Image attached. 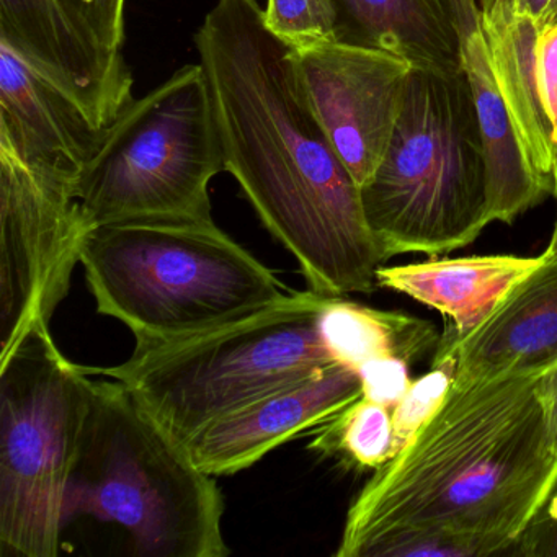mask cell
I'll list each match as a JSON object with an SVG mask.
<instances>
[{
    "instance_id": "1",
    "label": "cell",
    "mask_w": 557,
    "mask_h": 557,
    "mask_svg": "<svg viewBox=\"0 0 557 557\" xmlns=\"http://www.w3.org/2000/svg\"><path fill=\"white\" fill-rule=\"evenodd\" d=\"M230 172L269 233L327 298L380 288L387 262L360 185L309 109L293 48L259 0H216L195 35Z\"/></svg>"
},
{
    "instance_id": "2",
    "label": "cell",
    "mask_w": 557,
    "mask_h": 557,
    "mask_svg": "<svg viewBox=\"0 0 557 557\" xmlns=\"http://www.w3.org/2000/svg\"><path fill=\"white\" fill-rule=\"evenodd\" d=\"M541 376L453 384L435 416L374 471L348 508L337 557L374 541L446 531L513 541L557 484Z\"/></svg>"
},
{
    "instance_id": "3",
    "label": "cell",
    "mask_w": 557,
    "mask_h": 557,
    "mask_svg": "<svg viewBox=\"0 0 557 557\" xmlns=\"http://www.w3.org/2000/svg\"><path fill=\"white\" fill-rule=\"evenodd\" d=\"M81 265L100 314L136 345L197 334L288 296L278 276L213 218L149 216L89 231Z\"/></svg>"
},
{
    "instance_id": "4",
    "label": "cell",
    "mask_w": 557,
    "mask_h": 557,
    "mask_svg": "<svg viewBox=\"0 0 557 557\" xmlns=\"http://www.w3.org/2000/svg\"><path fill=\"white\" fill-rule=\"evenodd\" d=\"M92 373V370H90ZM92 373V396L66 518L83 511L119 524L143 557H224V498L187 446L132 391Z\"/></svg>"
},
{
    "instance_id": "5",
    "label": "cell",
    "mask_w": 557,
    "mask_h": 557,
    "mask_svg": "<svg viewBox=\"0 0 557 557\" xmlns=\"http://www.w3.org/2000/svg\"><path fill=\"white\" fill-rule=\"evenodd\" d=\"M386 260L446 256L491 224L484 146L465 70L413 67L389 148L361 187Z\"/></svg>"
},
{
    "instance_id": "6",
    "label": "cell",
    "mask_w": 557,
    "mask_h": 557,
    "mask_svg": "<svg viewBox=\"0 0 557 557\" xmlns=\"http://www.w3.org/2000/svg\"><path fill=\"white\" fill-rule=\"evenodd\" d=\"M327 296L288 293L236 321L135 345L122 364L92 368L125 384L182 445L234 410L334 363L321 332Z\"/></svg>"
},
{
    "instance_id": "7",
    "label": "cell",
    "mask_w": 557,
    "mask_h": 557,
    "mask_svg": "<svg viewBox=\"0 0 557 557\" xmlns=\"http://www.w3.org/2000/svg\"><path fill=\"white\" fill-rule=\"evenodd\" d=\"M92 396L90 368L37 325L0 361V554L54 557Z\"/></svg>"
},
{
    "instance_id": "8",
    "label": "cell",
    "mask_w": 557,
    "mask_h": 557,
    "mask_svg": "<svg viewBox=\"0 0 557 557\" xmlns=\"http://www.w3.org/2000/svg\"><path fill=\"white\" fill-rule=\"evenodd\" d=\"M224 168L207 74L188 64L133 99L106 129L77 182L89 226L133 218L211 220L210 185Z\"/></svg>"
},
{
    "instance_id": "9",
    "label": "cell",
    "mask_w": 557,
    "mask_h": 557,
    "mask_svg": "<svg viewBox=\"0 0 557 557\" xmlns=\"http://www.w3.org/2000/svg\"><path fill=\"white\" fill-rule=\"evenodd\" d=\"M90 230L77 182L0 146V361L32 329L50 325Z\"/></svg>"
},
{
    "instance_id": "10",
    "label": "cell",
    "mask_w": 557,
    "mask_h": 557,
    "mask_svg": "<svg viewBox=\"0 0 557 557\" xmlns=\"http://www.w3.org/2000/svg\"><path fill=\"white\" fill-rule=\"evenodd\" d=\"M293 60L312 115L363 187L389 148L413 64L342 38L293 48Z\"/></svg>"
},
{
    "instance_id": "11",
    "label": "cell",
    "mask_w": 557,
    "mask_h": 557,
    "mask_svg": "<svg viewBox=\"0 0 557 557\" xmlns=\"http://www.w3.org/2000/svg\"><path fill=\"white\" fill-rule=\"evenodd\" d=\"M0 41L76 100L107 129L133 97L123 51L110 47L70 0H0Z\"/></svg>"
},
{
    "instance_id": "12",
    "label": "cell",
    "mask_w": 557,
    "mask_h": 557,
    "mask_svg": "<svg viewBox=\"0 0 557 557\" xmlns=\"http://www.w3.org/2000/svg\"><path fill=\"white\" fill-rule=\"evenodd\" d=\"M361 396L360 374L334 361L216 420L187 448L208 474H236L283 443L318 429Z\"/></svg>"
},
{
    "instance_id": "13",
    "label": "cell",
    "mask_w": 557,
    "mask_h": 557,
    "mask_svg": "<svg viewBox=\"0 0 557 557\" xmlns=\"http://www.w3.org/2000/svg\"><path fill=\"white\" fill-rule=\"evenodd\" d=\"M106 129L0 41V146L32 168L79 182Z\"/></svg>"
},
{
    "instance_id": "14",
    "label": "cell",
    "mask_w": 557,
    "mask_h": 557,
    "mask_svg": "<svg viewBox=\"0 0 557 557\" xmlns=\"http://www.w3.org/2000/svg\"><path fill=\"white\" fill-rule=\"evenodd\" d=\"M544 256V253H543ZM455 383L544 374L557 364V260L546 259L521 280L491 318L449 350Z\"/></svg>"
},
{
    "instance_id": "15",
    "label": "cell",
    "mask_w": 557,
    "mask_h": 557,
    "mask_svg": "<svg viewBox=\"0 0 557 557\" xmlns=\"http://www.w3.org/2000/svg\"><path fill=\"white\" fill-rule=\"evenodd\" d=\"M462 70L471 87L484 146L491 221L511 224L553 195L531 168L488 63L479 0H455Z\"/></svg>"
},
{
    "instance_id": "16",
    "label": "cell",
    "mask_w": 557,
    "mask_h": 557,
    "mask_svg": "<svg viewBox=\"0 0 557 557\" xmlns=\"http://www.w3.org/2000/svg\"><path fill=\"white\" fill-rule=\"evenodd\" d=\"M544 256H482L432 259L410 265L381 267L380 288L403 293L445 318L435 351L465 341L481 327L505 296L543 263Z\"/></svg>"
},
{
    "instance_id": "17",
    "label": "cell",
    "mask_w": 557,
    "mask_h": 557,
    "mask_svg": "<svg viewBox=\"0 0 557 557\" xmlns=\"http://www.w3.org/2000/svg\"><path fill=\"white\" fill-rule=\"evenodd\" d=\"M488 63L510 113L521 148L543 181L553 187L557 133L544 107L536 61L540 27L511 12L502 0H479Z\"/></svg>"
},
{
    "instance_id": "18",
    "label": "cell",
    "mask_w": 557,
    "mask_h": 557,
    "mask_svg": "<svg viewBox=\"0 0 557 557\" xmlns=\"http://www.w3.org/2000/svg\"><path fill=\"white\" fill-rule=\"evenodd\" d=\"M367 44L413 67L462 70L455 0H337Z\"/></svg>"
},
{
    "instance_id": "19",
    "label": "cell",
    "mask_w": 557,
    "mask_h": 557,
    "mask_svg": "<svg viewBox=\"0 0 557 557\" xmlns=\"http://www.w3.org/2000/svg\"><path fill=\"white\" fill-rule=\"evenodd\" d=\"M325 347L338 363L355 371L377 358L397 357L413 364L436 350L440 335L430 322L396 311H380L344 298H329L321 314Z\"/></svg>"
},
{
    "instance_id": "20",
    "label": "cell",
    "mask_w": 557,
    "mask_h": 557,
    "mask_svg": "<svg viewBox=\"0 0 557 557\" xmlns=\"http://www.w3.org/2000/svg\"><path fill=\"white\" fill-rule=\"evenodd\" d=\"M309 448L358 469H380L397 455L393 409L361 396L312 430Z\"/></svg>"
},
{
    "instance_id": "21",
    "label": "cell",
    "mask_w": 557,
    "mask_h": 557,
    "mask_svg": "<svg viewBox=\"0 0 557 557\" xmlns=\"http://www.w3.org/2000/svg\"><path fill=\"white\" fill-rule=\"evenodd\" d=\"M270 30L292 48L341 38L337 0H267Z\"/></svg>"
},
{
    "instance_id": "22",
    "label": "cell",
    "mask_w": 557,
    "mask_h": 557,
    "mask_svg": "<svg viewBox=\"0 0 557 557\" xmlns=\"http://www.w3.org/2000/svg\"><path fill=\"white\" fill-rule=\"evenodd\" d=\"M456 357L435 355L432 370L410 384L406 396L394 406L393 423L397 453L435 416L455 383Z\"/></svg>"
},
{
    "instance_id": "23",
    "label": "cell",
    "mask_w": 557,
    "mask_h": 557,
    "mask_svg": "<svg viewBox=\"0 0 557 557\" xmlns=\"http://www.w3.org/2000/svg\"><path fill=\"white\" fill-rule=\"evenodd\" d=\"M507 556L495 541L446 531H406L374 541L363 557H481Z\"/></svg>"
},
{
    "instance_id": "24",
    "label": "cell",
    "mask_w": 557,
    "mask_h": 557,
    "mask_svg": "<svg viewBox=\"0 0 557 557\" xmlns=\"http://www.w3.org/2000/svg\"><path fill=\"white\" fill-rule=\"evenodd\" d=\"M409 368L406 360L397 357L377 358L363 364L357 371L363 386V397L394 409L412 384Z\"/></svg>"
},
{
    "instance_id": "25",
    "label": "cell",
    "mask_w": 557,
    "mask_h": 557,
    "mask_svg": "<svg viewBox=\"0 0 557 557\" xmlns=\"http://www.w3.org/2000/svg\"><path fill=\"white\" fill-rule=\"evenodd\" d=\"M510 556L557 557V484L513 541Z\"/></svg>"
},
{
    "instance_id": "26",
    "label": "cell",
    "mask_w": 557,
    "mask_h": 557,
    "mask_svg": "<svg viewBox=\"0 0 557 557\" xmlns=\"http://www.w3.org/2000/svg\"><path fill=\"white\" fill-rule=\"evenodd\" d=\"M96 28L97 34L116 50L125 44L126 0H70Z\"/></svg>"
},
{
    "instance_id": "27",
    "label": "cell",
    "mask_w": 557,
    "mask_h": 557,
    "mask_svg": "<svg viewBox=\"0 0 557 557\" xmlns=\"http://www.w3.org/2000/svg\"><path fill=\"white\" fill-rule=\"evenodd\" d=\"M536 60L543 83L544 106L550 125L557 133V24L546 25L537 32Z\"/></svg>"
},
{
    "instance_id": "28",
    "label": "cell",
    "mask_w": 557,
    "mask_h": 557,
    "mask_svg": "<svg viewBox=\"0 0 557 557\" xmlns=\"http://www.w3.org/2000/svg\"><path fill=\"white\" fill-rule=\"evenodd\" d=\"M511 12L530 18L536 27L557 24V0H502Z\"/></svg>"
},
{
    "instance_id": "29",
    "label": "cell",
    "mask_w": 557,
    "mask_h": 557,
    "mask_svg": "<svg viewBox=\"0 0 557 557\" xmlns=\"http://www.w3.org/2000/svg\"><path fill=\"white\" fill-rule=\"evenodd\" d=\"M541 391L546 404L549 420L550 438L557 453V364L541 376Z\"/></svg>"
},
{
    "instance_id": "30",
    "label": "cell",
    "mask_w": 557,
    "mask_h": 557,
    "mask_svg": "<svg viewBox=\"0 0 557 557\" xmlns=\"http://www.w3.org/2000/svg\"><path fill=\"white\" fill-rule=\"evenodd\" d=\"M546 259L557 260V214H556V223H554L553 227V236H550L549 246H547L546 252H544Z\"/></svg>"
},
{
    "instance_id": "31",
    "label": "cell",
    "mask_w": 557,
    "mask_h": 557,
    "mask_svg": "<svg viewBox=\"0 0 557 557\" xmlns=\"http://www.w3.org/2000/svg\"><path fill=\"white\" fill-rule=\"evenodd\" d=\"M554 197L557 198V162H556V171H554Z\"/></svg>"
}]
</instances>
